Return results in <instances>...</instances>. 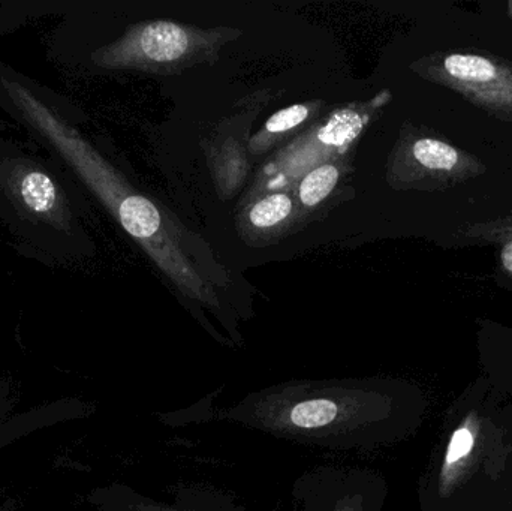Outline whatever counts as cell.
Here are the masks:
<instances>
[{
	"mask_svg": "<svg viewBox=\"0 0 512 511\" xmlns=\"http://www.w3.org/2000/svg\"><path fill=\"white\" fill-rule=\"evenodd\" d=\"M340 170L336 164H321L307 171L298 185V198L304 207H316L336 188Z\"/></svg>",
	"mask_w": 512,
	"mask_h": 511,
	"instance_id": "8",
	"label": "cell"
},
{
	"mask_svg": "<svg viewBox=\"0 0 512 511\" xmlns=\"http://www.w3.org/2000/svg\"><path fill=\"white\" fill-rule=\"evenodd\" d=\"M414 156L421 165L432 170H451L459 161V155L453 147L430 138L415 143Z\"/></svg>",
	"mask_w": 512,
	"mask_h": 511,
	"instance_id": "11",
	"label": "cell"
},
{
	"mask_svg": "<svg viewBox=\"0 0 512 511\" xmlns=\"http://www.w3.org/2000/svg\"><path fill=\"white\" fill-rule=\"evenodd\" d=\"M240 35V30L227 27L198 29L174 21H144L99 48L92 59L104 69L179 74L198 63H215L221 48Z\"/></svg>",
	"mask_w": 512,
	"mask_h": 511,
	"instance_id": "3",
	"label": "cell"
},
{
	"mask_svg": "<svg viewBox=\"0 0 512 511\" xmlns=\"http://www.w3.org/2000/svg\"><path fill=\"white\" fill-rule=\"evenodd\" d=\"M0 84L27 122L56 147L123 230L140 243L180 293L186 299L212 309L215 314L224 315V302L215 285L197 269L180 243L179 233L170 227V221L161 209L146 195L135 191L128 180L81 137L80 132L66 125L30 90L3 77H0Z\"/></svg>",
	"mask_w": 512,
	"mask_h": 511,
	"instance_id": "2",
	"label": "cell"
},
{
	"mask_svg": "<svg viewBox=\"0 0 512 511\" xmlns=\"http://www.w3.org/2000/svg\"><path fill=\"white\" fill-rule=\"evenodd\" d=\"M3 186L24 215L54 228L69 227L71 210L62 189L32 162L11 161Z\"/></svg>",
	"mask_w": 512,
	"mask_h": 511,
	"instance_id": "5",
	"label": "cell"
},
{
	"mask_svg": "<svg viewBox=\"0 0 512 511\" xmlns=\"http://www.w3.org/2000/svg\"><path fill=\"white\" fill-rule=\"evenodd\" d=\"M364 125H366V119L358 111L352 110V108H343V110L336 111L328 119V122L316 131L315 137L307 141V146L304 149L294 147V149L286 150L282 156L283 158H292V156H300L304 153V156L309 155L307 162H312V155L315 150L318 156L333 155L336 150L345 149L349 144L354 143L355 138L363 131ZM304 156L289 162V164L282 165V167L271 168L270 173L277 174V177H274L270 183L282 177L289 168L294 167Z\"/></svg>",
	"mask_w": 512,
	"mask_h": 511,
	"instance_id": "7",
	"label": "cell"
},
{
	"mask_svg": "<svg viewBox=\"0 0 512 511\" xmlns=\"http://www.w3.org/2000/svg\"><path fill=\"white\" fill-rule=\"evenodd\" d=\"M445 68L454 78L463 81H489L496 75L495 65L480 56L453 54L445 60Z\"/></svg>",
	"mask_w": 512,
	"mask_h": 511,
	"instance_id": "10",
	"label": "cell"
},
{
	"mask_svg": "<svg viewBox=\"0 0 512 511\" xmlns=\"http://www.w3.org/2000/svg\"><path fill=\"white\" fill-rule=\"evenodd\" d=\"M405 405L406 390L387 378H300L256 390L231 407L201 401L159 419L171 426L237 423L277 440L354 452L399 437L406 423Z\"/></svg>",
	"mask_w": 512,
	"mask_h": 511,
	"instance_id": "1",
	"label": "cell"
},
{
	"mask_svg": "<svg viewBox=\"0 0 512 511\" xmlns=\"http://www.w3.org/2000/svg\"><path fill=\"white\" fill-rule=\"evenodd\" d=\"M292 210V198L283 192H274L256 201L249 209L248 219L256 230L267 231L283 224L291 216Z\"/></svg>",
	"mask_w": 512,
	"mask_h": 511,
	"instance_id": "9",
	"label": "cell"
},
{
	"mask_svg": "<svg viewBox=\"0 0 512 511\" xmlns=\"http://www.w3.org/2000/svg\"><path fill=\"white\" fill-rule=\"evenodd\" d=\"M110 511H249L228 492L213 486H179L171 503L156 501L129 486L110 489L102 500Z\"/></svg>",
	"mask_w": 512,
	"mask_h": 511,
	"instance_id": "6",
	"label": "cell"
},
{
	"mask_svg": "<svg viewBox=\"0 0 512 511\" xmlns=\"http://www.w3.org/2000/svg\"><path fill=\"white\" fill-rule=\"evenodd\" d=\"M502 261H504L505 269L512 272V242L505 246L504 252H502Z\"/></svg>",
	"mask_w": 512,
	"mask_h": 511,
	"instance_id": "14",
	"label": "cell"
},
{
	"mask_svg": "<svg viewBox=\"0 0 512 511\" xmlns=\"http://www.w3.org/2000/svg\"><path fill=\"white\" fill-rule=\"evenodd\" d=\"M472 447H474V435L468 428H460L454 432L451 438L450 446H448L447 456H445V467L457 464L460 459L469 455Z\"/></svg>",
	"mask_w": 512,
	"mask_h": 511,
	"instance_id": "13",
	"label": "cell"
},
{
	"mask_svg": "<svg viewBox=\"0 0 512 511\" xmlns=\"http://www.w3.org/2000/svg\"><path fill=\"white\" fill-rule=\"evenodd\" d=\"M291 497L294 511H382L387 485L375 471L318 467L295 480Z\"/></svg>",
	"mask_w": 512,
	"mask_h": 511,
	"instance_id": "4",
	"label": "cell"
},
{
	"mask_svg": "<svg viewBox=\"0 0 512 511\" xmlns=\"http://www.w3.org/2000/svg\"><path fill=\"white\" fill-rule=\"evenodd\" d=\"M310 108L309 105L297 104L292 107L285 108V110L277 111L274 116L268 119L265 123L264 129L258 138H255L254 144L264 140L265 137H276V135L285 134V132L291 131V129L297 128L301 123L306 122L309 117Z\"/></svg>",
	"mask_w": 512,
	"mask_h": 511,
	"instance_id": "12",
	"label": "cell"
}]
</instances>
